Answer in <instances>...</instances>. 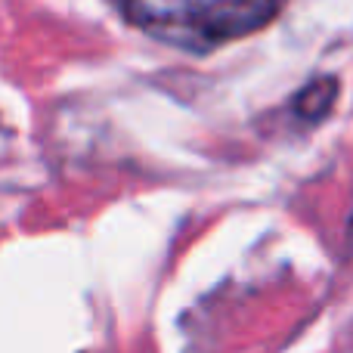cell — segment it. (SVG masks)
<instances>
[{
    "instance_id": "6da1fadb",
    "label": "cell",
    "mask_w": 353,
    "mask_h": 353,
    "mask_svg": "<svg viewBox=\"0 0 353 353\" xmlns=\"http://www.w3.org/2000/svg\"><path fill=\"white\" fill-rule=\"evenodd\" d=\"M149 34L189 50H208L254 34L279 12V0H115Z\"/></svg>"
},
{
    "instance_id": "7a4b0ae2",
    "label": "cell",
    "mask_w": 353,
    "mask_h": 353,
    "mask_svg": "<svg viewBox=\"0 0 353 353\" xmlns=\"http://www.w3.org/2000/svg\"><path fill=\"white\" fill-rule=\"evenodd\" d=\"M335 97H338V84L332 78L313 81V84L304 87L298 97V115L307 118V121H316V118H323L325 112L332 109Z\"/></svg>"
}]
</instances>
